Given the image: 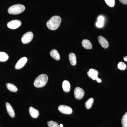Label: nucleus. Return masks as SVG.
Returning a JSON list of instances; mask_svg holds the SVG:
<instances>
[{
    "instance_id": "obj_22",
    "label": "nucleus",
    "mask_w": 127,
    "mask_h": 127,
    "mask_svg": "<svg viewBox=\"0 0 127 127\" xmlns=\"http://www.w3.org/2000/svg\"><path fill=\"white\" fill-rule=\"evenodd\" d=\"M106 4L110 7H113L115 4V0H104Z\"/></svg>"
},
{
    "instance_id": "obj_5",
    "label": "nucleus",
    "mask_w": 127,
    "mask_h": 127,
    "mask_svg": "<svg viewBox=\"0 0 127 127\" xmlns=\"http://www.w3.org/2000/svg\"><path fill=\"white\" fill-rule=\"evenodd\" d=\"M21 24V22L19 20H13L7 23V26L10 29L15 30L20 27Z\"/></svg>"
},
{
    "instance_id": "obj_6",
    "label": "nucleus",
    "mask_w": 127,
    "mask_h": 127,
    "mask_svg": "<svg viewBox=\"0 0 127 127\" xmlns=\"http://www.w3.org/2000/svg\"><path fill=\"white\" fill-rule=\"evenodd\" d=\"M74 95L75 97L78 100H80L83 97L84 95V92L82 89L77 87L74 90Z\"/></svg>"
},
{
    "instance_id": "obj_19",
    "label": "nucleus",
    "mask_w": 127,
    "mask_h": 127,
    "mask_svg": "<svg viewBox=\"0 0 127 127\" xmlns=\"http://www.w3.org/2000/svg\"><path fill=\"white\" fill-rule=\"evenodd\" d=\"M94 102V99L93 98H89L85 103V105L87 109H89L92 107Z\"/></svg>"
},
{
    "instance_id": "obj_14",
    "label": "nucleus",
    "mask_w": 127,
    "mask_h": 127,
    "mask_svg": "<svg viewBox=\"0 0 127 127\" xmlns=\"http://www.w3.org/2000/svg\"><path fill=\"white\" fill-rule=\"evenodd\" d=\"M82 45L85 49L90 50L92 48L93 46L91 42L87 39H84L82 42Z\"/></svg>"
},
{
    "instance_id": "obj_2",
    "label": "nucleus",
    "mask_w": 127,
    "mask_h": 127,
    "mask_svg": "<svg viewBox=\"0 0 127 127\" xmlns=\"http://www.w3.org/2000/svg\"><path fill=\"white\" fill-rule=\"evenodd\" d=\"M48 79V77L46 74H41L39 75L34 81V86L38 88L43 87L46 84Z\"/></svg>"
},
{
    "instance_id": "obj_3",
    "label": "nucleus",
    "mask_w": 127,
    "mask_h": 127,
    "mask_svg": "<svg viewBox=\"0 0 127 127\" xmlns=\"http://www.w3.org/2000/svg\"><path fill=\"white\" fill-rule=\"evenodd\" d=\"M25 10V7L23 5L17 4L13 5L9 7L8 12L11 15H16L20 14Z\"/></svg>"
},
{
    "instance_id": "obj_9",
    "label": "nucleus",
    "mask_w": 127,
    "mask_h": 127,
    "mask_svg": "<svg viewBox=\"0 0 127 127\" xmlns=\"http://www.w3.org/2000/svg\"><path fill=\"white\" fill-rule=\"evenodd\" d=\"M98 40L100 45L103 48L106 49L109 47V44L108 41L103 36H98Z\"/></svg>"
},
{
    "instance_id": "obj_4",
    "label": "nucleus",
    "mask_w": 127,
    "mask_h": 127,
    "mask_svg": "<svg viewBox=\"0 0 127 127\" xmlns=\"http://www.w3.org/2000/svg\"><path fill=\"white\" fill-rule=\"evenodd\" d=\"M33 34L31 32H28L23 35L22 37L21 40L23 44H26L30 43L32 40Z\"/></svg>"
},
{
    "instance_id": "obj_10",
    "label": "nucleus",
    "mask_w": 127,
    "mask_h": 127,
    "mask_svg": "<svg viewBox=\"0 0 127 127\" xmlns=\"http://www.w3.org/2000/svg\"><path fill=\"white\" fill-rule=\"evenodd\" d=\"M98 72L96 70L93 68H91L87 72V75L89 77L93 80H96L98 77Z\"/></svg>"
},
{
    "instance_id": "obj_20",
    "label": "nucleus",
    "mask_w": 127,
    "mask_h": 127,
    "mask_svg": "<svg viewBox=\"0 0 127 127\" xmlns=\"http://www.w3.org/2000/svg\"><path fill=\"white\" fill-rule=\"evenodd\" d=\"M122 124L123 127H127V112L123 116L122 119Z\"/></svg>"
},
{
    "instance_id": "obj_15",
    "label": "nucleus",
    "mask_w": 127,
    "mask_h": 127,
    "mask_svg": "<svg viewBox=\"0 0 127 127\" xmlns=\"http://www.w3.org/2000/svg\"><path fill=\"white\" fill-rule=\"evenodd\" d=\"M70 63L72 65L75 66L77 64L76 57L74 53H71L68 55Z\"/></svg>"
},
{
    "instance_id": "obj_11",
    "label": "nucleus",
    "mask_w": 127,
    "mask_h": 127,
    "mask_svg": "<svg viewBox=\"0 0 127 127\" xmlns=\"http://www.w3.org/2000/svg\"><path fill=\"white\" fill-rule=\"evenodd\" d=\"M6 107L7 113L9 116L12 118H14L15 117V112L11 104L9 103L6 102Z\"/></svg>"
},
{
    "instance_id": "obj_25",
    "label": "nucleus",
    "mask_w": 127,
    "mask_h": 127,
    "mask_svg": "<svg viewBox=\"0 0 127 127\" xmlns=\"http://www.w3.org/2000/svg\"><path fill=\"white\" fill-rule=\"evenodd\" d=\"M104 18L102 16H100L98 17L97 19V21L104 22Z\"/></svg>"
},
{
    "instance_id": "obj_26",
    "label": "nucleus",
    "mask_w": 127,
    "mask_h": 127,
    "mask_svg": "<svg viewBox=\"0 0 127 127\" xmlns=\"http://www.w3.org/2000/svg\"><path fill=\"white\" fill-rule=\"evenodd\" d=\"M119 1L122 4L127 5V0H119Z\"/></svg>"
},
{
    "instance_id": "obj_18",
    "label": "nucleus",
    "mask_w": 127,
    "mask_h": 127,
    "mask_svg": "<svg viewBox=\"0 0 127 127\" xmlns=\"http://www.w3.org/2000/svg\"><path fill=\"white\" fill-rule=\"evenodd\" d=\"M9 56L7 53L3 52H0V62H6L9 59Z\"/></svg>"
},
{
    "instance_id": "obj_23",
    "label": "nucleus",
    "mask_w": 127,
    "mask_h": 127,
    "mask_svg": "<svg viewBox=\"0 0 127 127\" xmlns=\"http://www.w3.org/2000/svg\"><path fill=\"white\" fill-rule=\"evenodd\" d=\"M118 67L120 70H125L127 68V65L124 63L120 62L118 64Z\"/></svg>"
},
{
    "instance_id": "obj_24",
    "label": "nucleus",
    "mask_w": 127,
    "mask_h": 127,
    "mask_svg": "<svg viewBox=\"0 0 127 127\" xmlns=\"http://www.w3.org/2000/svg\"><path fill=\"white\" fill-rule=\"evenodd\" d=\"M96 25L97 27L100 28H102L103 27V25H104V22L97 21V22L96 23Z\"/></svg>"
},
{
    "instance_id": "obj_27",
    "label": "nucleus",
    "mask_w": 127,
    "mask_h": 127,
    "mask_svg": "<svg viewBox=\"0 0 127 127\" xmlns=\"http://www.w3.org/2000/svg\"><path fill=\"white\" fill-rule=\"evenodd\" d=\"M96 81L97 82L99 83H100L101 82L102 80H101V79H100V78H98V77H97V78H96Z\"/></svg>"
},
{
    "instance_id": "obj_13",
    "label": "nucleus",
    "mask_w": 127,
    "mask_h": 127,
    "mask_svg": "<svg viewBox=\"0 0 127 127\" xmlns=\"http://www.w3.org/2000/svg\"><path fill=\"white\" fill-rule=\"evenodd\" d=\"M50 55L56 61H58L60 59V55L56 50L53 49L50 52Z\"/></svg>"
},
{
    "instance_id": "obj_28",
    "label": "nucleus",
    "mask_w": 127,
    "mask_h": 127,
    "mask_svg": "<svg viewBox=\"0 0 127 127\" xmlns=\"http://www.w3.org/2000/svg\"><path fill=\"white\" fill-rule=\"evenodd\" d=\"M124 60L125 61L127 62V56H126L125 57H124Z\"/></svg>"
},
{
    "instance_id": "obj_1",
    "label": "nucleus",
    "mask_w": 127,
    "mask_h": 127,
    "mask_svg": "<svg viewBox=\"0 0 127 127\" xmlns=\"http://www.w3.org/2000/svg\"><path fill=\"white\" fill-rule=\"evenodd\" d=\"M62 22V18L58 16L52 17L47 22V26L49 30L55 31L58 28Z\"/></svg>"
},
{
    "instance_id": "obj_29",
    "label": "nucleus",
    "mask_w": 127,
    "mask_h": 127,
    "mask_svg": "<svg viewBox=\"0 0 127 127\" xmlns=\"http://www.w3.org/2000/svg\"><path fill=\"white\" fill-rule=\"evenodd\" d=\"M59 127H63V125L62 124H61L60 125H59Z\"/></svg>"
},
{
    "instance_id": "obj_21",
    "label": "nucleus",
    "mask_w": 127,
    "mask_h": 127,
    "mask_svg": "<svg viewBox=\"0 0 127 127\" xmlns=\"http://www.w3.org/2000/svg\"><path fill=\"white\" fill-rule=\"evenodd\" d=\"M47 125L49 127H60L57 123L53 121L48 122Z\"/></svg>"
},
{
    "instance_id": "obj_7",
    "label": "nucleus",
    "mask_w": 127,
    "mask_h": 127,
    "mask_svg": "<svg viewBox=\"0 0 127 127\" xmlns=\"http://www.w3.org/2000/svg\"><path fill=\"white\" fill-rule=\"evenodd\" d=\"M58 110L62 113L70 114L72 113V109L70 107L64 105H61L58 107Z\"/></svg>"
},
{
    "instance_id": "obj_12",
    "label": "nucleus",
    "mask_w": 127,
    "mask_h": 127,
    "mask_svg": "<svg viewBox=\"0 0 127 127\" xmlns=\"http://www.w3.org/2000/svg\"><path fill=\"white\" fill-rule=\"evenodd\" d=\"M29 113L31 116L34 118H37L39 115V111L32 107L29 108Z\"/></svg>"
},
{
    "instance_id": "obj_16",
    "label": "nucleus",
    "mask_w": 127,
    "mask_h": 127,
    "mask_svg": "<svg viewBox=\"0 0 127 127\" xmlns=\"http://www.w3.org/2000/svg\"><path fill=\"white\" fill-rule=\"evenodd\" d=\"M62 87L63 91L66 93H68L70 90V84L68 81L65 80L62 83Z\"/></svg>"
},
{
    "instance_id": "obj_8",
    "label": "nucleus",
    "mask_w": 127,
    "mask_h": 127,
    "mask_svg": "<svg viewBox=\"0 0 127 127\" xmlns=\"http://www.w3.org/2000/svg\"><path fill=\"white\" fill-rule=\"evenodd\" d=\"M27 58L26 57L22 58L16 64L15 66V68L17 70H19L22 68L25 65L27 62Z\"/></svg>"
},
{
    "instance_id": "obj_17",
    "label": "nucleus",
    "mask_w": 127,
    "mask_h": 127,
    "mask_svg": "<svg viewBox=\"0 0 127 127\" xmlns=\"http://www.w3.org/2000/svg\"><path fill=\"white\" fill-rule=\"evenodd\" d=\"M6 87L9 91L13 92H16L18 91V89L14 84L12 83H7L6 84Z\"/></svg>"
}]
</instances>
